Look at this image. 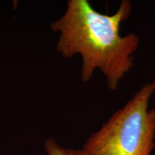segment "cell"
<instances>
[{"label":"cell","instance_id":"7a4b0ae2","mask_svg":"<svg viewBox=\"0 0 155 155\" xmlns=\"http://www.w3.org/2000/svg\"><path fill=\"white\" fill-rule=\"evenodd\" d=\"M155 81L147 83L101 129L83 150L91 155H151L155 149V109L149 101Z\"/></svg>","mask_w":155,"mask_h":155},{"label":"cell","instance_id":"3957f363","mask_svg":"<svg viewBox=\"0 0 155 155\" xmlns=\"http://www.w3.org/2000/svg\"><path fill=\"white\" fill-rule=\"evenodd\" d=\"M45 148L48 155H91L83 149L77 150L60 146L53 139H48L45 141Z\"/></svg>","mask_w":155,"mask_h":155},{"label":"cell","instance_id":"6da1fadb","mask_svg":"<svg viewBox=\"0 0 155 155\" xmlns=\"http://www.w3.org/2000/svg\"><path fill=\"white\" fill-rule=\"evenodd\" d=\"M132 11L130 1L123 0L112 15L96 11L87 0H70L65 12L50 24L60 37L56 49L62 56L82 58L81 78L88 82L96 69L106 79L108 88L115 91L134 66V54L140 40L137 35L120 34L121 23Z\"/></svg>","mask_w":155,"mask_h":155}]
</instances>
